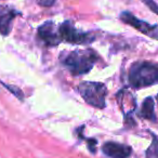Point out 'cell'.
Here are the masks:
<instances>
[{"label": "cell", "instance_id": "obj_3", "mask_svg": "<svg viewBox=\"0 0 158 158\" xmlns=\"http://www.w3.org/2000/svg\"><path fill=\"white\" fill-rule=\"evenodd\" d=\"M78 91L82 99L93 107L103 108L106 105V95L107 89L104 84L101 82L87 81L79 85Z\"/></svg>", "mask_w": 158, "mask_h": 158}, {"label": "cell", "instance_id": "obj_1", "mask_svg": "<svg viewBox=\"0 0 158 158\" xmlns=\"http://www.w3.org/2000/svg\"><path fill=\"white\" fill-rule=\"evenodd\" d=\"M97 53L92 50H75L61 53V62L73 75H84L92 69Z\"/></svg>", "mask_w": 158, "mask_h": 158}, {"label": "cell", "instance_id": "obj_13", "mask_svg": "<svg viewBox=\"0 0 158 158\" xmlns=\"http://www.w3.org/2000/svg\"><path fill=\"white\" fill-rule=\"evenodd\" d=\"M57 0H37V2L42 7H51L53 6Z\"/></svg>", "mask_w": 158, "mask_h": 158}, {"label": "cell", "instance_id": "obj_7", "mask_svg": "<svg viewBox=\"0 0 158 158\" xmlns=\"http://www.w3.org/2000/svg\"><path fill=\"white\" fill-rule=\"evenodd\" d=\"M103 153L110 158H128L131 155V147L116 142H107L102 147Z\"/></svg>", "mask_w": 158, "mask_h": 158}, {"label": "cell", "instance_id": "obj_12", "mask_svg": "<svg viewBox=\"0 0 158 158\" xmlns=\"http://www.w3.org/2000/svg\"><path fill=\"white\" fill-rule=\"evenodd\" d=\"M142 2L144 3L146 7L149 8V10H152L153 12L158 14V5L154 1V0H142Z\"/></svg>", "mask_w": 158, "mask_h": 158}, {"label": "cell", "instance_id": "obj_6", "mask_svg": "<svg viewBox=\"0 0 158 158\" xmlns=\"http://www.w3.org/2000/svg\"><path fill=\"white\" fill-rule=\"evenodd\" d=\"M38 36L47 46L50 47L57 46L62 41L59 31H56L54 23L51 21L46 22L38 28Z\"/></svg>", "mask_w": 158, "mask_h": 158}, {"label": "cell", "instance_id": "obj_11", "mask_svg": "<svg viewBox=\"0 0 158 158\" xmlns=\"http://www.w3.org/2000/svg\"><path fill=\"white\" fill-rule=\"evenodd\" d=\"M3 86H5L6 88H7L8 90L10 91V92L13 93V94L15 95L18 99L23 100V98H24V94H23V92H22V90H21V89L16 88V87H13V86H9V85H5V84H3Z\"/></svg>", "mask_w": 158, "mask_h": 158}, {"label": "cell", "instance_id": "obj_4", "mask_svg": "<svg viewBox=\"0 0 158 158\" xmlns=\"http://www.w3.org/2000/svg\"><path fill=\"white\" fill-rule=\"evenodd\" d=\"M59 33L62 40L70 42V44H90V42H92L94 40V37L91 36L90 34L81 33V31H77L74 25H73V23L69 22V21H66L60 26Z\"/></svg>", "mask_w": 158, "mask_h": 158}, {"label": "cell", "instance_id": "obj_8", "mask_svg": "<svg viewBox=\"0 0 158 158\" xmlns=\"http://www.w3.org/2000/svg\"><path fill=\"white\" fill-rule=\"evenodd\" d=\"M18 14L20 13L12 8L0 7V34L1 35H9L12 28V22Z\"/></svg>", "mask_w": 158, "mask_h": 158}, {"label": "cell", "instance_id": "obj_5", "mask_svg": "<svg viewBox=\"0 0 158 158\" xmlns=\"http://www.w3.org/2000/svg\"><path fill=\"white\" fill-rule=\"evenodd\" d=\"M120 20L123 22H125L126 24L134 27L136 31H141L144 35L154 38V39H158V27L156 25H151L149 23L145 22V21L139 20L133 14L128 11H123L120 14Z\"/></svg>", "mask_w": 158, "mask_h": 158}, {"label": "cell", "instance_id": "obj_14", "mask_svg": "<svg viewBox=\"0 0 158 158\" xmlns=\"http://www.w3.org/2000/svg\"><path fill=\"white\" fill-rule=\"evenodd\" d=\"M157 101H158V95H157Z\"/></svg>", "mask_w": 158, "mask_h": 158}, {"label": "cell", "instance_id": "obj_9", "mask_svg": "<svg viewBox=\"0 0 158 158\" xmlns=\"http://www.w3.org/2000/svg\"><path fill=\"white\" fill-rule=\"evenodd\" d=\"M154 103L153 98L148 97L144 100L142 104V108H141V116L145 119H148V120H153L156 121V117H155V112H154Z\"/></svg>", "mask_w": 158, "mask_h": 158}, {"label": "cell", "instance_id": "obj_2", "mask_svg": "<svg viewBox=\"0 0 158 158\" xmlns=\"http://www.w3.org/2000/svg\"><path fill=\"white\" fill-rule=\"evenodd\" d=\"M158 82V65L151 62H136L130 67L129 84L133 88H144Z\"/></svg>", "mask_w": 158, "mask_h": 158}, {"label": "cell", "instance_id": "obj_10", "mask_svg": "<svg viewBox=\"0 0 158 158\" xmlns=\"http://www.w3.org/2000/svg\"><path fill=\"white\" fill-rule=\"evenodd\" d=\"M153 140L146 151V158H158V138L152 134Z\"/></svg>", "mask_w": 158, "mask_h": 158}]
</instances>
